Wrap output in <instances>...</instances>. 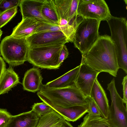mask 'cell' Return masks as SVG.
Listing matches in <instances>:
<instances>
[{
	"instance_id": "obj_1",
	"label": "cell",
	"mask_w": 127,
	"mask_h": 127,
	"mask_svg": "<svg viewBox=\"0 0 127 127\" xmlns=\"http://www.w3.org/2000/svg\"><path fill=\"white\" fill-rule=\"evenodd\" d=\"M81 62L100 73L106 72L116 77L119 68L115 47L110 36H99L90 50L82 55Z\"/></svg>"
},
{
	"instance_id": "obj_2",
	"label": "cell",
	"mask_w": 127,
	"mask_h": 127,
	"mask_svg": "<svg viewBox=\"0 0 127 127\" xmlns=\"http://www.w3.org/2000/svg\"><path fill=\"white\" fill-rule=\"evenodd\" d=\"M39 91L52 104L62 108L79 106L88 109L91 99L85 95L76 85L52 88L42 84Z\"/></svg>"
},
{
	"instance_id": "obj_3",
	"label": "cell",
	"mask_w": 127,
	"mask_h": 127,
	"mask_svg": "<svg viewBox=\"0 0 127 127\" xmlns=\"http://www.w3.org/2000/svg\"><path fill=\"white\" fill-rule=\"evenodd\" d=\"M115 47L119 68L127 73V21L125 18L112 15L106 21Z\"/></svg>"
},
{
	"instance_id": "obj_4",
	"label": "cell",
	"mask_w": 127,
	"mask_h": 127,
	"mask_svg": "<svg viewBox=\"0 0 127 127\" xmlns=\"http://www.w3.org/2000/svg\"><path fill=\"white\" fill-rule=\"evenodd\" d=\"M29 46L26 38L5 37L0 44V52L3 59L10 66H16L27 61Z\"/></svg>"
},
{
	"instance_id": "obj_5",
	"label": "cell",
	"mask_w": 127,
	"mask_h": 127,
	"mask_svg": "<svg viewBox=\"0 0 127 127\" xmlns=\"http://www.w3.org/2000/svg\"><path fill=\"white\" fill-rule=\"evenodd\" d=\"M101 21L84 19L76 30L73 42L82 54H86L98 39V30Z\"/></svg>"
},
{
	"instance_id": "obj_6",
	"label": "cell",
	"mask_w": 127,
	"mask_h": 127,
	"mask_svg": "<svg viewBox=\"0 0 127 127\" xmlns=\"http://www.w3.org/2000/svg\"><path fill=\"white\" fill-rule=\"evenodd\" d=\"M64 45L29 48L27 61L42 69H59V57Z\"/></svg>"
},
{
	"instance_id": "obj_7",
	"label": "cell",
	"mask_w": 127,
	"mask_h": 127,
	"mask_svg": "<svg viewBox=\"0 0 127 127\" xmlns=\"http://www.w3.org/2000/svg\"><path fill=\"white\" fill-rule=\"evenodd\" d=\"M112 100L109 106L108 119L113 127H127V110L124 104L123 98L116 90L113 78L107 85Z\"/></svg>"
},
{
	"instance_id": "obj_8",
	"label": "cell",
	"mask_w": 127,
	"mask_h": 127,
	"mask_svg": "<svg viewBox=\"0 0 127 127\" xmlns=\"http://www.w3.org/2000/svg\"><path fill=\"white\" fill-rule=\"evenodd\" d=\"M77 15L84 19L107 20L112 16L104 0H79Z\"/></svg>"
},
{
	"instance_id": "obj_9",
	"label": "cell",
	"mask_w": 127,
	"mask_h": 127,
	"mask_svg": "<svg viewBox=\"0 0 127 127\" xmlns=\"http://www.w3.org/2000/svg\"><path fill=\"white\" fill-rule=\"evenodd\" d=\"M26 39L29 48L65 44L69 42L61 31L34 33Z\"/></svg>"
},
{
	"instance_id": "obj_10",
	"label": "cell",
	"mask_w": 127,
	"mask_h": 127,
	"mask_svg": "<svg viewBox=\"0 0 127 127\" xmlns=\"http://www.w3.org/2000/svg\"><path fill=\"white\" fill-rule=\"evenodd\" d=\"M80 67L75 81L76 87L87 97H90L94 82L100 73L81 62Z\"/></svg>"
},
{
	"instance_id": "obj_11",
	"label": "cell",
	"mask_w": 127,
	"mask_h": 127,
	"mask_svg": "<svg viewBox=\"0 0 127 127\" xmlns=\"http://www.w3.org/2000/svg\"><path fill=\"white\" fill-rule=\"evenodd\" d=\"M44 0H21L19 6L22 18H34L38 21L56 25L45 17L42 13V8Z\"/></svg>"
},
{
	"instance_id": "obj_12",
	"label": "cell",
	"mask_w": 127,
	"mask_h": 127,
	"mask_svg": "<svg viewBox=\"0 0 127 127\" xmlns=\"http://www.w3.org/2000/svg\"><path fill=\"white\" fill-rule=\"evenodd\" d=\"M37 94L42 101L48 105L67 121H76L88 112V108L81 106H74L67 108L58 107L51 103L39 91Z\"/></svg>"
},
{
	"instance_id": "obj_13",
	"label": "cell",
	"mask_w": 127,
	"mask_h": 127,
	"mask_svg": "<svg viewBox=\"0 0 127 127\" xmlns=\"http://www.w3.org/2000/svg\"><path fill=\"white\" fill-rule=\"evenodd\" d=\"M90 97L95 102L100 111L101 117L108 119L109 105L105 92L98 81L95 80L92 88Z\"/></svg>"
},
{
	"instance_id": "obj_14",
	"label": "cell",
	"mask_w": 127,
	"mask_h": 127,
	"mask_svg": "<svg viewBox=\"0 0 127 127\" xmlns=\"http://www.w3.org/2000/svg\"><path fill=\"white\" fill-rule=\"evenodd\" d=\"M42 23L34 18H22L21 21L13 29L10 35L14 38H26L34 33Z\"/></svg>"
},
{
	"instance_id": "obj_15",
	"label": "cell",
	"mask_w": 127,
	"mask_h": 127,
	"mask_svg": "<svg viewBox=\"0 0 127 127\" xmlns=\"http://www.w3.org/2000/svg\"><path fill=\"white\" fill-rule=\"evenodd\" d=\"M43 79L38 68L33 67L30 68L24 75L22 83L24 90L34 93L39 91L42 84Z\"/></svg>"
},
{
	"instance_id": "obj_16",
	"label": "cell",
	"mask_w": 127,
	"mask_h": 127,
	"mask_svg": "<svg viewBox=\"0 0 127 127\" xmlns=\"http://www.w3.org/2000/svg\"><path fill=\"white\" fill-rule=\"evenodd\" d=\"M79 0H55V5L61 19L70 22L77 15Z\"/></svg>"
},
{
	"instance_id": "obj_17",
	"label": "cell",
	"mask_w": 127,
	"mask_h": 127,
	"mask_svg": "<svg viewBox=\"0 0 127 127\" xmlns=\"http://www.w3.org/2000/svg\"><path fill=\"white\" fill-rule=\"evenodd\" d=\"M39 118L32 110L12 115L6 127H36Z\"/></svg>"
},
{
	"instance_id": "obj_18",
	"label": "cell",
	"mask_w": 127,
	"mask_h": 127,
	"mask_svg": "<svg viewBox=\"0 0 127 127\" xmlns=\"http://www.w3.org/2000/svg\"><path fill=\"white\" fill-rule=\"evenodd\" d=\"M80 65L67 72L56 79L48 82L45 86L49 88H57L76 85L75 81Z\"/></svg>"
},
{
	"instance_id": "obj_19",
	"label": "cell",
	"mask_w": 127,
	"mask_h": 127,
	"mask_svg": "<svg viewBox=\"0 0 127 127\" xmlns=\"http://www.w3.org/2000/svg\"><path fill=\"white\" fill-rule=\"evenodd\" d=\"M19 77L12 66L6 69L0 79V95L7 93L18 84Z\"/></svg>"
},
{
	"instance_id": "obj_20",
	"label": "cell",
	"mask_w": 127,
	"mask_h": 127,
	"mask_svg": "<svg viewBox=\"0 0 127 127\" xmlns=\"http://www.w3.org/2000/svg\"><path fill=\"white\" fill-rule=\"evenodd\" d=\"M65 120L53 109L50 112L41 116L36 127H59Z\"/></svg>"
},
{
	"instance_id": "obj_21",
	"label": "cell",
	"mask_w": 127,
	"mask_h": 127,
	"mask_svg": "<svg viewBox=\"0 0 127 127\" xmlns=\"http://www.w3.org/2000/svg\"><path fill=\"white\" fill-rule=\"evenodd\" d=\"M42 13L46 18L57 25L60 18L53 0H44L42 8Z\"/></svg>"
},
{
	"instance_id": "obj_22",
	"label": "cell",
	"mask_w": 127,
	"mask_h": 127,
	"mask_svg": "<svg viewBox=\"0 0 127 127\" xmlns=\"http://www.w3.org/2000/svg\"><path fill=\"white\" fill-rule=\"evenodd\" d=\"M78 127H113L111 125L108 119L88 113L84 117L83 122Z\"/></svg>"
},
{
	"instance_id": "obj_23",
	"label": "cell",
	"mask_w": 127,
	"mask_h": 127,
	"mask_svg": "<svg viewBox=\"0 0 127 127\" xmlns=\"http://www.w3.org/2000/svg\"><path fill=\"white\" fill-rule=\"evenodd\" d=\"M53 109L45 102L34 103L32 106V110L40 117L51 111Z\"/></svg>"
},
{
	"instance_id": "obj_24",
	"label": "cell",
	"mask_w": 127,
	"mask_h": 127,
	"mask_svg": "<svg viewBox=\"0 0 127 127\" xmlns=\"http://www.w3.org/2000/svg\"><path fill=\"white\" fill-rule=\"evenodd\" d=\"M17 7L6 10L0 14V28L6 24L15 16L17 12Z\"/></svg>"
},
{
	"instance_id": "obj_25",
	"label": "cell",
	"mask_w": 127,
	"mask_h": 127,
	"mask_svg": "<svg viewBox=\"0 0 127 127\" xmlns=\"http://www.w3.org/2000/svg\"><path fill=\"white\" fill-rule=\"evenodd\" d=\"M21 0H1L0 2V14L4 12L19 6Z\"/></svg>"
},
{
	"instance_id": "obj_26",
	"label": "cell",
	"mask_w": 127,
	"mask_h": 127,
	"mask_svg": "<svg viewBox=\"0 0 127 127\" xmlns=\"http://www.w3.org/2000/svg\"><path fill=\"white\" fill-rule=\"evenodd\" d=\"M59 31L62 32L59 26L52 25L42 22V25L38 28L34 33Z\"/></svg>"
},
{
	"instance_id": "obj_27",
	"label": "cell",
	"mask_w": 127,
	"mask_h": 127,
	"mask_svg": "<svg viewBox=\"0 0 127 127\" xmlns=\"http://www.w3.org/2000/svg\"><path fill=\"white\" fill-rule=\"evenodd\" d=\"M11 116L6 109L0 108V127H6Z\"/></svg>"
},
{
	"instance_id": "obj_28",
	"label": "cell",
	"mask_w": 127,
	"mask_h": 127,
	"mask_svg": "<svg viewBox=\"0 0 127 127\" xmlns=\"http://www.w3.org/2000/svg\"><path fill=\"white\" fill-rule=\"evenodd\" d=\"M88 113L94 116H101L99 109L94 100L91 98L88 108Z\"/></svg>"
},
{
	"instance_id": "obj_29",
	"label": "cell",
	"mask_w": 127,
	"mask_h": 127,
	"mask_svg": "<svg viewBox=\"0 0 127 127\" xmlns=\"http://www.w3.org/2000/svg\"><path fill=\"white\" fill-rule=\"evenodd\" d=\"M69 52L65 44L64 45L62 48L59 54L58 61V65L59 67L62 64L64 61L68 56Z\"/></svg>"
},
{
	"instance_id": "obj_30",
	"label": "cell",
	"mask_w": 127,
	"mask_h": 127,
	"mask_svg": "<svg viewBox=\"0 0 127 127\" xmlns=\"http://www.w3.org/2000/svg\"><path fill=\"white\" fill-rule=\"evenodd\" d=\"M123 86V99L124 103H127V75L124 77L122 83Z\"/></svg>"
},
{
	"instance_id": "obj_31",
	"label": "cell",
	"mask_w": 127,
	"mask_h": 127,
	"mask_svg": "<svg viewBox=\"0 0 127 127\" xmlns=\"http://www.w3.org/2000/svg\"><path fill=\"white\" fill-rule=\"evenodd\" d=\"M6 66L3 59L0 55V79L6 69Z\"/></svg>"
},
{
	"instance_id": "obj_32",
	"label": "cell",
	"mask_w": 127,
	"mask_h": 127,
	"mask_svg": "<svg viewBox=\"0 0 127 127\" xmlns=\"http://www.w3.org/2000/svg\"><path fill=\"white\" fill-rule=\"evenodd\" d=\"M63 125L64 127H73L69 122L66 120L64 122Z\"/></svg>"
},
{
	"instance_id": "obj_33",
	"label": "cell",
	"mask_w": 127,
	"mask_h": 127,
	"mask_svg": "<svg viewBox=\"0 0 127 127\" xmlns=\"http://www.w3.org/2000/svg\"><path fill=\"white\" fill-rule=\"evenodd\" d=\"M2 31L1 30V29L0 30V39L1 37V36L2 34Z\"/></svg>"
},
{
	"instance_id": "obj_34",
	"label": "cell",
	"mask_w": 127,
	"mask_h": 127,
	"mask_svg": "<svg viewBox=\"0 0 127 127\" xmlns=\"http://www.w3.org/2000/svg\"><path fill=\"white\" fill-rule=\"evenodd\" d=\"M64 127V126L63 125L62 126H61L60 127Z\"/></svg>"
},
{
	"instance_id": "obj_35",
	"label": "cell",
	"mask_w": 127,
	"mask_h": 127,
	"mask_svg": "<svg viewBox=\"0 0 127 127\" xmlns=\"http://www.w3.org/2000/svg\"><path fill=\"white\" fill-rule=\"evenodd\" d=\"M1 1V0H0V2Z\"/></svg>"
},
{
	"instance_id": "obj_36",
	"label": "cell",
	"mask_w": 127,
	"mask_h": 127,
	"mask_svg": "<svg viewBox=\"0 0 127 127\" xmlns=\"http://www.w3.org/2000/svg\"></svg>"
}]
</instances>
